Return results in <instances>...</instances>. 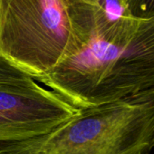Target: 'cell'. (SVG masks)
Listing matches in <instances>:
<instances>
[{
  "instance_id": "6da1fadb",
  "label": "cell",
  "mask_w": 154,
  "mask_h": 154,
  "mask_svg": "<svg viewBox=\"0 0 154 154\" xmlns=\"http://www.w3.org/2000/svg\"><path fill=\"white\" fill-rule=\"evenodd\" d=\"M70 13L83 45L37 83L80 110L154 89V17L93 25L81 11Z\"/></svg>"
},
{
  "instance_id": "7a4b0ae2",
  "label": "cell",
  "mask_w": 154,
  "mask_h": 154,
  "mask_svg": "<svg viewBox=\"0 0 154 154\" xmlns=\"http://www.w3.org/2000/svg\"><path fill=\"white\" fill-rule=\"evenodd\" d=\"M154 89L91 108L46 134L0 143V154H150Z\"/></svg>"
},
{
  "instance_id": "3957f363",
  "label": "cell",
  "mask_w": 154,
  "mask_h": 154,
  "mask_svg": "<svg viewBox=\"0 0 154 154\" xmlns=\"http://www.w3.org/2000/svg\"><path fill=\"white\" fill-rule=\"evenodd\" d=\"M62 0H0V54L39 81L82 46Z\"/></svg>"
},
{
  "instance_id": "277c9868",
  "label": "cell",
  "mask_w": 154,
  "mask_h": 154,
  "mask_svg": "<svg viewBox=\"0 0 154 154\" xmlns=\"http://www.w3.org/2000/svg\"><path fill=\"white\" fill-rule=\"evenodd\" d=\"M80 112L36 81L0 83V143L46 134Z\"/></svg>"
},
{
  "instance_id": "5b68a950",
  "label": "cell",
  "mask_w": 154,
  "mask_h": 154,
  "mask_svg": "<svg viewBox=\"0 0 154 154\" xmlns=\"http://www.w3.org/2000/svg\"><path fill=\"white\" fill-rule=\"evenodd\" d=\"M34 79L0 54V83H26Z\"/></svg>"
},
{
  "instance_id": "8992f818",
  "label": "cell",
  "mask_w": 154,
  "mask_h": 154,
  "mask_svg": "<svg viewBox=\"0 0 154 154\" xmlns=\"http://www.w3.org/2000/svg\"><path fill=\"white\" fill-rule=\"evenodd\" d=\"M127 9L137 18L154 17V0H128Z\"/></svg>"
},
{
  "instance_id": "52a82bcc",
  "label": "cell",
  "mask_w": 154,
  "mask_h": 154,
  "mask_svg": "<svg viewBox=\"0 0 154 154\" xmlns=\"http://www.w3.org/2000/svg\"><path fill=\"white\" fill-rule=\"evenodd\" d=\"M62 1L68 8H72L78 5H96L100 2V0H62Z\"/></svg>"
},
{
  "instance_id": "ba28073f",
  "label": "cell",
  "mask_w": 154,
  "mask_h": 154,
  "mask_svg": "<svg viewBox=\"0 0 154 154\" xmlns=\"http://www.w3.org/2000/svg\"><path fill=\"white\" fill-rule=\"evenodd\" d=\"M119 1L121 2L122 5H123L125 8H127V4H128V0H119Z\"/></svg>"
}]
</instances>
